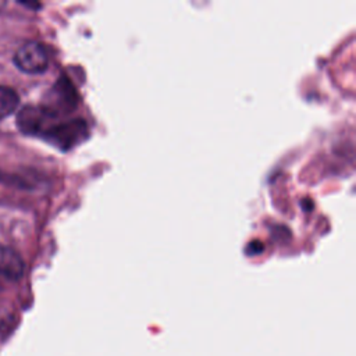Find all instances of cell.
Returning a JSON list of instances; mask_svg holds the SVG:
<instances>
[{
    "label": "cell",
    "instance_id": "2",
    "mask_svg": "<svg viewBox=\"0 0 356 356\" xmlns=\"http://www.w3.org/2000/svg\"><path fill=\"white\" fill-rule=\"evenodd\" d=\"M39 136L61 150H68L86 139L88 125L82 118L49 124Z\"/></svg>",
    "mask_w": 356,
    "mask_h": 356
},
{
    "label": "cell",
    "instance_id": "4",
    "mask_svg": "<svg viewBox=\"0 0 356 356\" xmlns=\"http://www.w3.org/2000/svg\"><path fill=\"white\" fill-rule=\"evenodd\" d=\"M53 118L44 113L40 106L29 104L19 110L17 115V125L25 135H40Z\"/></svg>",
    "mask_w": 356,
    "mask_h": 356
},
{
    "label": "cell",
    "instance_id": "6",
    "mask_svg": "<svg viewBox=\"0 0 356 356\" xmlns=\"http://www.w3.org/2000/svg\"><path fill=\"white\" fill-rule=\"evenodd\" d=\"M19 104L18 93L10 86H0V120L13 114Z\"/></svg>",
    "mask_w": 356,
    "mask_h": 356
},
{
    "label": "cell",
    "instance_id": "1",
    "mask_svg": "<svg viewBox=\"0 0 356 356\" xmlns=\"http://www.w3.org/2000/svg\"><path fill=\"white\" fill-rule=\"evenodd\" d=\"M78 104V93L68 76L61 75L44 93L39 104L47 115L56 118L58 115L71 113Z\"/></svg>",
    "mask_w": 356,
    "mask_h": 356
},
{
    "label": "cell",
    "instance_id": "3",
    "mask_svg": "<svg viewBox=\"0 0 356 356\" xmlns=\"http://www.w3.org/2000/svg\"><path fill=\"white\" fill-rule=\"evenodd\" d=\"M14 64L26 74H40L47 70L49 54L39 42L24 43L14 54Z\"/></svg>",
    "mask_w": 356,
    "mask_h": 356
},
{
    "label": "cell",
    "instance_id": "5",
    "mask_svg": "<svg viewBox=\"0 0 356 356\" xmlns=\"http://www.w3.org/2000/svg\"><path fill=\"white\" fill-rule=\"evenodd\" d=\"M25 270L24 260L10 246L0 245V275L17 281L22 277Z\"/></svg>",
    "mask_w": 356,
    "mask_h": 356
}]
</instances>
